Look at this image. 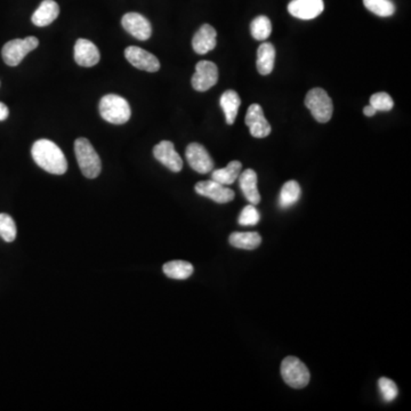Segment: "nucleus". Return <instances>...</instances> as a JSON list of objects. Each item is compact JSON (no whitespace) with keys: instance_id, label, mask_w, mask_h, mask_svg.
Masks as SVG:
<instances>
[{"instance_id":"nucleus-15","label":"nucleus","mask_w":411,"mask_h":411,"mask_svg":"<svg viewBox=\"0 0 411 411\" xmlns=\"http://www.w3.org/2000/svg\"><path fill=\"white\" fill-rule=\"evenodd\" d=\"M100 50L91 41L80 38L75 45V61L78 66L91 68L100 62Z\"/></svg>"},{"instance_id":"nucleus-7","label":"nucleus","mask_w":411,"mask_h":411,"mask_svg":"<svg viewBox=\"0 0 411 411\" xmlns=\"http://www.w3.org/2000/svg\"><path fill=\"white\" fill-rule=\"evenodd\" d=\"M218 82V69L211 61H200L195 66V73L192 77V87L197 91H207Z\"/></svg>"},{"instance_id":"nucleus-23","label":"nucleus","mask_w":411,"mask_h":411,"mask_svg":"<svg viewBox=\"0 0 411 411\" xmlns=\"http://www.w3.org/2000/svg\"><path fill=\"white\" fill-rule=\"evenodd\" d=\"M163 274L170 279L186 280L193 274V265L186 261H170L163 267Z\"/></svg>"},{"instance_id":"nucleus-27","label":"nucleus","mask_w":411,"mask_h":411,"mask_svg":"<svg viewBox=\"0 0 411 411\" xmlns=\"http://www.w3.org/2000/svg\"><path fill=\"white\" fill-rule=\"evenodd\" d=\"M16 230L15 222L8 214H0V237L6 242H13L15 240Z\"/></svg>"},{"instance_id":"nucleus-12","label":"nucleus","mask_w":411,"mask_h":411,"mask_svg":"<svg viewBox=\"0 0 411 411\" xmlns=\"http://www.w3.org/2000/svg\"><path fill=\"white\" fill-rule=\"evenodd\" d=\"M186 160L192 170L200 174H207L214 168V161L204 147L199 143H191L186 151Z\"/></svg>"},{"instance_id":"nucleus-17","label":"nucleus","mask_w":411,"mask_h":411,"mask_svg":"<svg viewBox=\"0 0 411 411\" xmlns=\"http://www.w3.org/2000/svg\"><path fill=\"white\" fill-rule=\"evenodd\" d=\"M60 15V6L54 0H44L32 15L31 21L37 27H47Z\"/></svg>"},{"instance_id":"nucleus-1","label":"nucleus","mask_w":411,"mask_h":411,"mask_svg":"<svg viewBox=\"0 0 411 411\" xmlns=\"http://www.w3.org/2000/svg\"><path fill=\"white\" fill-rule=\"evenodd\" d=\"M32 158L38 166L54 175H63L68 170V161L63 151L50 140H38L31 149Z\"/></svg>"},{"instance_id":"nucleus-31","label":"nucleus","mask_w":411,"mask_h":411,"mask_svg":"<svg viewBox=\"0 0 411 411\" xmlns=\"http://www.w3.org/2000/svg\"><path fill=\"white\" fill-rule=\"evenodd\" d=\"M8 114H10V110H8V107H7L5 104L0 102V121L6 120L7 118H8Z\"/></svg>"},{"instance_id":"nucleus-2","label":"nucleus","mask_w":411,"mask_h":411,"mask_svg":"<svg viewBox=\"0 0 411 411\" xmlns=\"http://www.w3.org/2000/svg\"><path fill=\"white\" fill-rule=\"evenodd\" d=\"M100 114L107 123L124 125L130 119L132 110L126 98L119 95L107 94L100 100Z\"/></svg>"},{"instance_id":"nucleus-13","label":"nucleus","mask_w":411,"mask_h":411,"mask_svg":"<svg viewBox=\"0 0 411 411\" xmlns=\"http://www.w3.org/2000/svg\"><path fill=\"white\" fill-rule=\"evenodd\" d=\"M154 156L159 163L174 173H179L183 168L182 158L175 151L173 142L163 141L154 148Z\"/></svg>"},{"instance_id":"nucleus-8","label":"nucleus","mask_w":411,"mask_h":411,"mask_svg":"<svg viewBox=\"0 0 411 411\" xmlns=\"http://www.w3.org/2000/svg\"><path fill=\"white\" fill-rule=\"evenodd\" d=\"M125 57L136 69L148 71V73H157L160 69V62L154 54L149 53L148 50L137 46H129L125 50Z\"/></svg>"},{"instance_id":"nucleus-5","label":"nucleus","mask_w":411,"mask_h":411,"mask_svg":"<svg viewBox=\"0 0 411 411\" xmlns=\"http://www.w3.org/2000/svg\"><path fill=\"white\" fill-rule=\"evenodd\" d=\"M281 376L285 383L292 389H304L310 383V371L299 359L287 357L281 364Z\"/></svg>"},{"instance_id":"nucleus-24","label":"nucleus","mask_w":411,"mask_h":411,"mask_svg":"<svg viewBox=\"0 0 411 411\" xmlns=\"http://www.w3.org/2000/svg\"><path fill=\"white\" fill-rule=\"evenodd\" d=\"M301 198V186L296 181H289L280 192L279 204L281 208L294 206Z\"/></svg>"},{"instance_id":"nucleus-29","label":"nucleus","mask_w":411,"mask_h":411,"mask_svg":"<svg viewBox=\"0 0 411 411\" xmlns=\"http://www.w3.org/2000/svg\"><path fill=\"white\" fill-rule=\"evenodd\" d=\"M371 105L376 109V111H391L394 107V102H393L392 98L389 96L387 93L380 91V93H376L373 95L371 98Z\"/></svg>"},{"instance_id":"nucleus-4","label":"nucleus","mask_w":411,"mask_h":411,"mask_svg":"<svg viewBox=\"0 0 411 411\" xmlns=\"http://www.w3.org/2000/svg\"><path fill=\"white\" fill-rule=\"evenodd\" d=\"M305 107L311 111L317 123H328L333 117V100L322 88H313L308 91L305 98Z\"/></svg>"},{"instance_id":"nucleus-26","label":"nucleus","mask_w":411,"mask_h":411,"mask_svg":"<svg viewBox=\"0 0 411 411\" xmlns=\"http://www.w3.org/2000/svg\"><path fill=\"white\" fill-rule=\"evenodd\" d=\"M364 3L369 12L380 17H389L396 12V6L391 0H364Z\"/></svg>"},{"instance_id":"nucleus-6","label":"nucleus","mask_w":411,"mask_h":411,"mask_svg":"<svg viewBox=\"0 0 411 411\" xmlns=\"http://www.w3.org/2000/svg\"><path fill=\"white\" fill-rule=\"evenodd\" d=\"M39 46V40L36 37H27L24 39H13L3 45L1 57L7 66H16L22 62L30 52Z\"/></svg>"},{"instance_id":"nucleus-19","label":"nucleus","mask_w":411,"mask_h":411,"mask_svg":"<svg viewBox=\"0 0 411 411\" xmlns=\"http://www.w3.org/2000/svg\"><path fill=\"white\" fill-rule=\"evenodd\" d=\"M276 62V48L271 43H263L257 50V71L262 75H270Z\"/></svg>"},{"instance_id":"nucleus-14","label":"nucleus","mask_w":411,"mask_h":411,"mask_svg":"<svg viewBox=\"0 0 411 411\" xmlns=\"http://www.w3.org/2000/svg\"><path fill=\"white\" fill-rule=\"evenodd\" d=\"M324 10V0H292L288 5V12L301 20L315 19Z\"/></svg>"},{"instance_id":"nucleus-20","label":"nucleus","mask_w":411,"mask_h":411,"mask_svg":"<svg viewBox=\"0 0 411 411\" xmlns=\"http://www.w3.org/2000/svg\"><path fill=\"white\" fill-rule=\"evenodd\" d=\"M221 107L223 109L225 114L226 124L233 125L236 121L238 116L239 107L241 104V100L236 91H224L223 95L221 96Z\"/></svg>"},{"instance_id":"nucleus-32","label":"nucleus","mask_w":411,"mask_h":411,"mask_svg":"<svg viewBox=\"0 0 411 411\" xmlns=\"http://www.w3.org/2000/svg\"><path fill=\"white\" fill-rule=\"evenodd\" d=\"M376 109H375L374 107H371V104H369V105H367V107H364V116L373 117L375 116V114H376Z\"/></svg>"},{"instance_id":"nucleus-30","label":"nucleus","mask_w":411,"mask_h":411,"mask_svg":"<svg viewBox=\"0 0 411 411\" xmlns=\"http://www.w3.org/2000/svg\"><path fill=\"white\" fill-rule=\"evenodd\" d=\"M261 221L260 211L256 209L255 204H248L242 209L240 216H239V224L240 225H256Z\"/></svg>"},{"instance_id":"nucleus-18","label":"nucleus","mask_w":411,"mask_h":411,"mask_svg":"<svg viewBox=\"0 0 411 411\" xmlns=\"http://www.w3.org/2000/svg\"><path fill=\"white\" fill-rule=\"evenodd\" d=\"M239 184L241 188L242 193L245 195L246 199L251 204H260L261 202V195L257 190V174L255 173L253 170H246L242 174L239 175Z\"/></svg>"},{"instance_id":"nucleus-16","label":"nucleus","mask_w":411,"mask_h":411,"mask_svg":"<svg viewBox=\"0 0 411 411\" xmlns=\"http://www.w3.org/2000/svg\"><path fill=\"white\" fill-rule=\"evenodd\" d=\"M217 32L209 24L201 25L198 31L195 32L192 39V47L195 53L204 55L216 47Z\"/></svg>"},{"instance_id":"nucleus-22","label":"nucleus","mask_w":411,"mask_h":411,"mask_svg":"<svg viewBox=\"0 0 411 411\" xmlns=\"http://www.w3.org/2000/svg\"><path fill=\"white\" fill-rule=\"evenodd\" d=\"M262 237L257 232H233L230 236V244L236 248L253 251L261 245Z\"/></svg>"},{"instance_id":"nucleus-25","label":"nucleus","mask_w":411,"mask_h":411,"mask_svg":"<svg viewBox=\"0 0 411 411\" xmlns=\"http://www.w3.org/2000/svg\"><path fill=\"white\" fill-rule=\"evenodd\" d=\"M272 32V24L267 16H257L251 23V33L256 40H267Z\"/></svg>"},{"instance_id":"nucleus-21","label":"nucleus","mask_w":411,"mask_h":411,"mask_svg":"<svg viewBox=\"0 0 411 411\" xmlns=\"http://www.w3.org/2000/svg\"><path fill=\"white\" fill-rule=\"evenodd\" d=\"M242 163L238 160H233L222 170H214L211 174V179L220 183L222 186H231L238 179L241 174Z\"/></svg>"},{"instance_id":"nucleus-11","label":"nucleus","mask_w":411,"mask_h":411,"mask_svg":"<svg viewBox=\"0 0 411 411\" xmlns=\"http://www.w3.org/2000/svg\"><path fill=\"white\" fill-rule=\"evenodd\" d=\"M249 127L251 135L255 138H264L271 134V125L264 116L263 109L260 104H251L248 107L245 119Z\"/></svg>"},{"instance_id":"nucleus-3","label":"nucleus","mask_w":411,"mask_h":411,"mask_svg":"<svg viewBox=\"0 0 411 411\" xmlns=\"http://www.w3.org/2000/svg\"><path fill=\"white\" fill-rule=\"evenodd\" d=\"M75 152L82 175L87 179H96L102 170V163L91 142L85 137L75 140Z\"/></svg>"},{"instance_id":"nucleus-28","label":"nucleus","mask_w":411,"mask_h":411,"mask_svg":"<svg viewBox=\"0 0 411 411\" xmlns=\"http://www.w3.org/2000/svg\"><path fill=\"white\" fill-rule=\"evenodd\" d=\"M378 387H380V393L383 396V399L387 402L393 401L398 396V394H399L396 384L392 380L387 378V377L380 378V380H378Z\"/></svg>"},{"instance_id":"nucleus-10","label":"nucleus","mask_w":411,"mask_h":411,"mask_svg":"<svg viewBox=\"0 0 411 411\" xmlns=\"http://www.w3.org/2000/svg\"><path fill=\"white\" fill-rule=\"evenodd\" d=\"M195 190L198 195L211 199L217 204H227L236 197V193L231 188H225V186H222L213 179L197 183Z\"/></svg>"},{"instance_id":"nucleus-9","label":"nucleus","mask_w":411,"mask_h":411,"mask_svg":"<svg viewBox=\"0 0 411 411\" xmlns=\"http://www.w3.org/2000/svg\"><path fill=\"white\" fill-rule=\"evenodd\" d=\"M121 24L129 35L137 40H148L152 35V27L147 17L138 13H127L121 19Z\"/></svg>"}]
</instances>
